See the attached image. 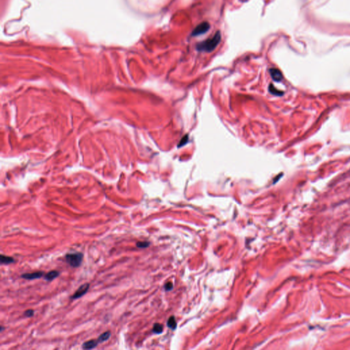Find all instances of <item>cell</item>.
Segmentation results:
<instances>
[{
	"label": "cell",
	"mask_w": 350,
	"mask_h": 350,
	"mask_svg": "<svg viewBox=\"0 0 350 350\" xmlns=\"http://www.w3.org/2000/svg\"><path fill=\"white\" fill-rule=\"evenodd\" d=\"M34 315V311L32 309H29L25 311L24 313V316L25 317H31Z\"/></svg>",
	"instance_id": "5bb4252c"
},
{
	"label": "cell",
	"mask_w": 350,
	"mask_h": 350,
	"mask_svg": "<svg viewBox=\"0 0 350 350\" xmlns=\"http://www.w3.org/2000/svg\"><path fill=\"white\" fill-rule=\"evenodd\" d=\"M168 326L172 329H175L176 327V323L174 317H170V318H169L168 321Z\"/></svg>",
	"instance_id": "7c38bea8"
},
{
	"label": "cell",
	"mask_w": 350,
	"mask_h": 350,
	"mask_svg": "<svg viewBox=\"0 0 350 350\" xmlns=\"http://www.w3.org/2000/svg\"><path fill=\"white\" fill-rule=\"evenodd\" d=\"M150 243L148 242H138L136 243V247L139 248H146L149 247Z\"/></svg>",
	"instance_id": "4fadbf2b"
},
{
	"label": "cell",
	"mask_w": 350,
	"mask_h": 350,
	"mask_svg": "<svg viewBox=\"0 0 350 350\" xmlns=\"http://www.w3.org/2000/svg\"><path fill=\"white\" fill-rule=\"evenodd\" d=\"M99 344L97 340H90L85 342L82 345V348L84 349H92L95 348Z\"/></svg>",
	"instance_id": "ba28073f"
},
{
	"label": "cell",
	"mask_w": 350,
	"mask_h": 350,
	"mask_svg": "<svg viewBox=\"0 0 350 350\" xmlns=\"http://www.w3.org/2000/svg\"><path fill=\"white\" fill-rule=\"evenodd\" d=\"M220 41L221 34L220 32H217L213 37L209 38V39L198 43L196 45V49L198 51H200L211 52L215 50L218 44L220 43Z\"/></svg>",
	"instance_id": "6da1fadb"
},
{
	"label": "cell",
	"mask_w": 350,
	"mask_h": 350,
	"mask_svg": "<svg viewBox=\"0 0 350 350\" xmlns=\"http://www.w3.org/2000/svg\"><path fill=\"white\" fill-rule=\"evenodd\" d=\"M111 337V332L110 331H106V332H103V334H101V335L98 338V342H99V343H103V342L107 341L109 338H110Z\"/></svg>",
	"instance_id": "30bf717a"
},
{
	"label": "cell",
	"mask_w": 350,
	"mask_h": 350,
	"mask_svg": "<svg viewBox=\"0 0 350 350\" xmlns=\"http://www.w3.org/2000/svg\"><path fill=\"white\" fill-rule=\"evenodd\" d=\"M83 257L84 255L81 253H68L65 256V259L67 263H69L72 268H78L81 265Z\"/></svg>",
	"instance_id": "7a4b0ae2"
},
{
	"label": "cell",
	"mask_w": 350,
	"mask_h": 350,
	"mask_svg": "<svg viewBox=\"0 0 350 350\" xmlns=\"http://www.w3.org/2000/svg\"><path fill=\"white\" fill-rule=\"evenodd\" d=\"M270 74L273 80L276 81H280L282 80V79H283V75H282L281 72L278 69H270Z\"/></svg>",
	"instance_id": "52a82bcc"
},
{
	"label": "cell",
	"mask_w": 350,
	"mask_h": 350,
	"mask_svg": "<svg viewBox=\"0 0 350 350\" xmlns=\"http://www.w3.org/2000/svg\"><path fill=\"white\" fill-rule=\"evenodd\" d=\"M60 272L57 270H52L50 271V272H48L47 274H45L44 275V278L45 280L47 281H52L54 280V279H55L56 278H58L60 276Z\"/></svg>",
	"instance_id": "8992f818"
},
{
	"label": "cell",
	"mask_w": 350,
	"mask_h": 350,
	"mask_svg": "<svg viewBox=\"0 0 350 350\" xmlns=\"http://www.w3.org/2000/svg\"><path fill=\"white\" fill-rule=\"evenodd\" d=\"M43 276H44V272L40 271V272H36L33 273H25L24 274H22L21 277L25 280H32L34 279H39V278H42Z\"/></svg>",
	"instance_id": "5b68a950"
},
{
	"label": "cell",
	"mask_w": 350,
	"mask_h": 350,
	"mask_svg": "<svg viewBox=\"0 0 350 350\" xmlns=\"http://www.w3.org/2000/svg\"><path fill=\"white\" fill-rule=\"evenodd\" d=\"M163 331V326L159 323H155L153 326V332L155 334H160Z\"/></svg>",
	"instance_id": "8fae6325"
},
{
	"label": "cell",
	"mask_w": 350,
	"mask_h": 350,
	"mask_svg": "<svg viewBox=\"0 0 350 350\" xmlns=\"http://www.w3.org/2000/svg\"><path fill=\"white\" fill-rule=\"evenodd\" d=\"M209 29H210V25L209 23L202 22L201 24H199L195 28L191 34L193 36H199V35L204 34L205 33L209 31Z\"/></svg>",
	"instance_id": "3957f363"
},
{
	"label": "cell",
	"mask_w": 350,
	"mask_h": 350,
	"mask_svg": "<svg viewBox=\"0 0 350 350\" xmlns=\"http://www.w3.org/2000/svg\"><path fill=\"white\" fill-rule=\"evenodd\" d=\"M14 261V259L13 257L3 254L0 255V262H1L2 265H9L11 263H13Z\"/></svg>",
	"instance_id": "9c48e42d"
},
{
	"label": "cell",
	"mask_w": 350,
	"mask_h": 350,
	"mask_svg": "<svg viewBox=\"0 0 350 350\" xmlns=\"http://www.w3.org/2000/svg\"><path fill=\"white\" fill-rule=\"evenodd\" d=\"M90 287L89 283H85L84 285H81L80 287L77 289V290L75 292L74 294L71 297V298L72 300H75L81 298L82 296H84L86 293L88 292Z\"/></svg>",
	"instance_id": "277c9868"
},
{
	"label": "cell",
	"mask_w": 350,
	"mask_h": 350,
	"mask_svg": "<svg viewBox=\"0 0 350 350\" xmlns=\"http://www.w3.org/2000/svg\"><path fill=\"white\" fill-rule=\"evenodd\" d=\"M172 287H173V285H172V283H170V282H169V283H166V284H165V290H166V291H170V290H171V289H172Z\"/></svg>",
	"instance_id": "9a60e30c"
},
{
	"label": "cell",
	"mask_w": 350,
	"mask_h": 350,
	"mask_svg": "<svg viewBox=\"0 0 350 350\" xmlns=\"http://www.w3.org/2000/svg\"><path fill=\"white\" fill-rule=\"evenodd\" d=\"M3 330H4V328H3V327L2 326V327H1V332H2V331H3Z\"/></svg>",
	"instance_id": "2e32d148"
}]
</instances>
